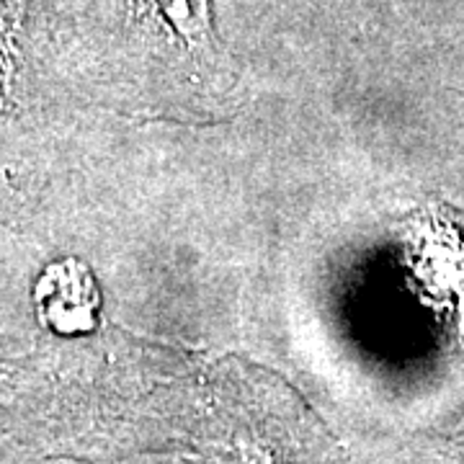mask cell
Wrapping results in <instances>:
<instances>
[{"label":"cell","instance_id":"1","mask_svg":"<svg viewBox=\"0 0 464 464\" xmlns=\"http://www.w3.org/2000/svg\"><path fill=\"white\" fill-rule=\"evenodd\" d=\"M132 16L168 44L191 54L215 50L212 0H127Z\"/></svg>","mask_w":464,"mask_h":464}]
</instances>
